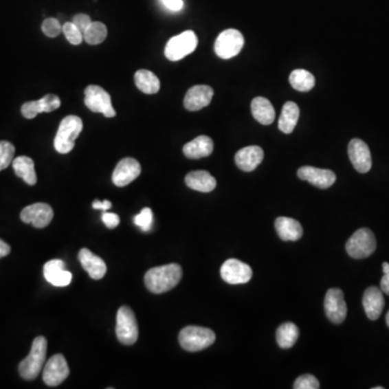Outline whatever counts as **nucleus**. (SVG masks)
Listing matches in <instances>:
<instances>
[{"label": "nucleus", "mask_w": 389, "mask_h": 389, "mask_svg": "<svg viewBox=\"0 0 389 389\" xmlns=\"http://www.w3.org/2000/svg\"><path fill=\"white\" fill-rule=\"evenodd\" d=\"M182 267L179 264L158 266L145 274V286L153 293H164L175 288L182 279Z\"/></svg>", "instance_id": "1"}, {"label": "nucleus", "mask_w": 389, "mask_h": 389, "mask_svg": "<svg viewBox=\"0 0 389 389\" xmlns=\"http://www.w3.org/2000/svg\"><path fill=\"white\" fill-rule=\"evenodd\" d=\"M48 342L43 336H37L32 344L31 353L19 364L21 377L26 381H32L38 377L43 364L46 362Z\"/></svg>", "instance_id": "2"}, {"label": "nucleus", "mask_w": 389, "mask_h": 389, "mask_svg": "<svg viewBox=\"0 0 389 389\" xmlns=\"http://www.w3.org/2000/svg\"><path fill=\"white\" fill-rule=\"evenodd\" d=\"M84 124L78 116L69 115L62 120L56 139H54V148L60 154H69L75 146V141L82 131Z\"/></svg>", "instance_id": "3"}, {"label": "nucleus", "mask_w": 389, "mask_h": 389, "mask_svg": "<svg viewBox=\"0 0 389 389\" xmlns=\"http://www.w3.org/2000/svg\"><path fill=\"white\" fill-rule=\"evenodd\" d=\"M179 345L187 351H200L210 347L215 342V333L211 329L188 326L181 330Z\"/></svg>", "instance_id": "4"}, {"label": "nucleus", "mask_w": 389, "mask_h": 389, "mask_svg": "<svg viewBox=\"0 0 389 389\" xmlns=\"http://www.w3.org/2000/svg\"><path fill=\"white\" fill-rule=\"evenodd\" d=\"M377 249V239L369 228H360L346 243L348 256L357 260L369 258Z\"/></svg>", "instance_id": "5"}, {"label": "nucleus", "mask_w": 389, "mask_h": 389, "mask_svg": "<svg viewBox=\"0 0 389 389\" xmlns=\"http://www.w3.org/2000/svg\"><path fill=\"white\" fill-rule=\"evenodd\" d=\"M116 335L124 345H133L139 337L137 318L128 306H122L117 311Z\"/></svg>", "instance_id": "6"}, {"label": "nucleus", "mask_w": 389, "mask_h": 389, "mask_svg": "<svg viewBox=\"0 0 389 389\" xmlns=\"http://www.w3.org/2000/svg\"><path fill=\"white\" fill-rule=\"evenodd\" d=\"M198 38L192 31H185L172 37L164 49V56L172 62L179 61L196 50Z\"/></svg>", "instance_id": "7"}, {"label": "nucleus", "mask_w": 389, "mask_h": 389, "mask_svg": "<svg viewBox=\"0 0 389 389\" xmlns=\"http://www.w3.org/2000/svg\"><path fill=\"white\" fill-rule=\"evenodd\" d=\"M85 104L90 111L103 114L107 118L116 116V111L111 104V96L101 87L94 85L87 87L85 90Z\"/></svg>", "instance_id": "8"}, {"label": "nucleus", "mask_w": 389, "mask_h": 389, "mask_svg": "<svg viewBox=\"0 0 389 389\" xmlns=\"http://www.w3.org/2000/svg\"><path fill=\"white\" fill-rule=\"evenodd\" d=\"M245 38L237 30L230 28L222 32L215 41L214 51L219 58L228 60L237 56L243 50Z\"/></svg>", "instance_id": "9"}, {"label": "nucleus", "mask_w": 389, "mask_h": 389, "mask_svg": "<svg viewBox=\"0 0 389 389\" xmlns=\"http://www.w3.org/2000/svg\"><path fill=\"white\" fill-rule=\"evenodd\" d=\"M69 375V364L63 355L51 357L43 368V379L48 386L56 387L62 384Z\"/></svg>", "instance_id": "10"}, {"label": "nucleus", "mask_w": 389, "mask_h": 389, "mask_svg": "<svg viewBox=\"0 0 389 389\" xmlns=\"http://www.w3.org/2000/svg\"><path fill=\"white\" fill-rule=\"evenodd\" d=\"M252 275L250 266L236 258L225 260L221 267V277L230 285L249 282L252 278Z\"/></svg>", "instance_id": "11"}, {"label": "nucleus", "mask_w": 389, "mask_h": 389, "mask_svg": "<svg viewBox=\"0 0 389 389\" xmlns=\"http://www.w3.org/2000/svg\"><path fill=\"white\" fill-rule=\"evenodd\" d=\"M324 311L329 320L340 324L347 316V305L344 298L343 291L340 289H330L324 298Z\"/></svg>", "instance_id": "12"}, {"label": "nucleus", "mask_w": 389, "mask_h": 389, "mask_svg": "<svg viewBox=\"0 0 389 389\" xmlns=\"http://www.w3.org/2000/svg\"><path fill=\"white\" fill-rule=\"evenodd\" d=\"M21 220L36 228H45L54 219V210L48 203H37L27 205L21 212Z\"/></svg>", "instance_id": "13"}, {"label": "nucleus", "mask_w": 389, "mask_h": 389, "mask_svg": "<svg viewBox=\"0 0 389 389\" xmlns=\"http://www.w3.org/2000/svg\"><path fill=\"white\" fill-rule=\"evenodd\" d=\"M348 156L351 164L359 173H366L371 169V153L369 146L362 140L353 139L349 142Z\"/></svg>", "instance_id": "14"}, {"label": "nucleus", "mask_w": 389, "mask_h": 389, "mask_svg": "<svg viewBox=\"0 0 389 389\" xmlns=\"http://www.w3.org/2000/svg\"><path fill=\"white\" fill-rule=\"evenodd\" d=\"M141 164L134 158H124L115 168L113 183L116 186L124 187L133 182L141 175Z\"/></svg>", "instance_id": "15"}, {"label": "nucleus", "mask_w": 389, "mask_h": 389, "mask_svg": "<svg viewBox=\"0 0 389 389\" xmlns=\"http://www.w3.org/2000/svg\"><path fill=\"white\" fill-rule=\"evenodd\" d=\"M298 177L321 190H326L331 187L336 181L335 173L331 170L319 169V168L309 167V166L300 168L298 171Z\"/></svg>", "instance_id": "16"}, {"label": "nucleus", "mask_w": 389, "mask_h": 389, "mask_svg": "<svg viewBox=\"0 0 389 389\" xmlns=\"http://www.w3.org/2000/svg\"><path fill=\"white\" fill-rule=\"evenodd\" d=\"M213 89L209 86H194L187 91L184 99V107L187 111H196L208 107L212 101Z\"/></svg>", "instance_id": "17"}, {"label": "nucleus", "mask_w": 389, "mask_h": 389, "mask_svg": "<svg viewBox=\"0 0 389 389\" xmlns=\"http://www.w3.org/2000/svg\"><path fill=\"white\" fill-rule=\"evenodd\" d=\"M61 107V100L56 94H47L38 101L27 102L22 107V115L25 118L33 119L41 113H51Z\"/></svg>", "instance_id": "18"}, {"label": "nucleus", "mask_w": 389, "mask_h": 389, "mask_svg": "<svg viewBox=\"0 0 389 389\" xmlns=\"http://www.w3.org/2000/svg\"><path fill=\"white\" fill-rule=\"evenodd\" d=\"M43 276L54 287L69 286L73 275L65 271V264L61 260H51L43 266Z\"/></svg>", "instance_id": "19"}, {"label": "nucleus", "mask_w": 389, "mask_h": 389, "mask_svg": "<svg viewBox=\"0 0 389 389\" xmlns=\"http://www.w3.org/2000/svg\"><path fill=\"white\" fill-rule=\"evenodd\" d=\"M78 260L85 271L94 280H100L107 274V267L105 262L89 249L84 248L79 251Z\"/></svg>", "instance_id": "20"}, {"label": "nucleus", "mask_w": 389, "mask_h": 389, "mask_svg": "<svg viewBox=\"0 0 389 389\" xmlns=\"http://www.w3.org/2000/svg\"><path fill=\"white\" fill-rule=\"evenodd\" d=\"M364 311L370 320H377L379 318L383 309H384L385 301L383 296V291L377 287H370L366 289L362 298Z\"/></svg>", "instance_id": "21"}, {"label": "nucleus", "mask_w": 389, "mask_h": 389, "mask_svg": "<svg viewBox=\"0 0 389 389\" xmlns=\"http://www.w3.org/2000/svg\"><path fill=\"white\" fill-rule=\"evenodd\" d=\"M264 152L260 146H248L238 151L235 162L239 169L245 172L256 170L263 162Z\"/></svg>", "instance_id": "22"}, {"label": "nucleus", "mask_w": 389, "mask_h": 389, "mask_svg": "<svg viewBox=\"0 0 389 389\" xmlns=\"http://www.w3.org/2000/svg\"><path fill=\"white\" fill-rule=\"evenodd\" d=\"M214 144L211 137L207 135H200L192 141L188 142L183 147V153L190 159H200L203 157L212 154Z\"/></svg>", "instance_id": "23"}, {"label": "nucleus", "mask_w": 389, "mask_h": 389, "mask_svg": "<svg viewBox=\"0 0 389 389\" xmlns=\"http://www.w3.org/2000/svg\"><path fill=\"white\" fill-rule=\"evenodd\" d=\"M276 232L285 241H296L303 236V227L294 219L280 216L275 222Z\"/></svg>", "instance_id": "24"}, {"label": "nucleus", "mask_w": 389, "mask_h": 389, "mask_svg": "<svg viewBox=\"0 0 389 389\" xmlns=\"http://www.w3.org/2000/svg\"><path fill=\"white\" fill-rule=\"evenodd\" d=\"M185 183L192 190L201 192H210L216 187V179L208 171L190 172L185 177Z\"/></svg>", "instance_id": "25"}, {"label": "nucleus", "mask_w": 389, "mask_h": 389, "mask_svg": "<svg viewBox=\"0 0 389 389\" xmlns=\"http://www.w3.org/2000/svg\"><path fill=\"white\" fill-rule=\"evenodd\" d=\"M251 111L254 118L264 126L271 124L275 120V109L273 104L263 96H258L251 103Z\"/></svg>", "instance_id": "26"}, {"label": "nucleus", "mask_w": 389, "mask_h": 389, "mask_svg": "<svg viewBox=\"0 0 389 389\" xmlns=\"http://www.w3.org/2000/svg\"><path fill=\"white\" fill-rule=\"evenodd\" d=\"M12 167L16 175L23 179L26 184L34 185L37 183V175H36L35 164L30 157L20 156L13 159Z\"/></svg>", "instance_id": "27"}, {"label": "nucleus", "mask_w": 389, "mask_h": 389, "mask_svg": "<svg viewBox=\"0 0 389 389\" xmlns=\"http://www.w3.org/2000/svg\"><path fill=\"white\" fill-rule=\"evenodd\" d=\"M300 117V109L294 102H287L282 107L278 126L283 133L290 134L293 132Z\"/></svg>", "instance_id": "28"}, {"label": "nucleus", "mask_w": 389, "mask_h": 389, "mask_svg": "<svg viewBox=\"0 0 389 389\" xmlns=\"http://www.w3.org/2000/svg\"><path fill=\"white\" fill-rule=\"evenodd\" d=\"M134 82L143 93L155 94L159 91L160 81L153 71L140 69L134 75Z\"/></svg>", "instance_id": "29"}, {"label": "nucleus", "mask_w": 389, "mask_h": 389, "mask_svg": "<svg viewBox=\"0 0 389 389\" xmlns=\"http://www.w3.org/2000/svg\"><path fill=\"white\" fill-rule=\"evenodd\" d=\"M298 326L292 322H286V324H281L277 330L276 333V339L279 346L283 349H289L294 346L298 339Z\"/></svg>", "instance_id": "30"}, {"label": "nucleus", "mask_w": 389, "mask_h": 389, "mask_svg": "<svg viewBox=\"0 0 389 389\" xmlns=\"http://www.w3.org/2000/svg\"><path fill=\"white\" fill-rule=\"evenodd\" d=\"M289 81H290L292 88L301 92L311 91L316 84L313 74L305 71V69H296V71H292Z\"/></svg>", "instance_id": "31"}, {"label": "nucleus", "mask_w": 389, "mask_h": 389, "mask_svg": "<svg viewBox=\"0 0 389 389\" xmlns=\"http://www.w3.org/2000/svg\"><path fill=\"white\" fill-rule=\"evenodd\" d=\"M107 37V28L101 22H92L84 34V41L89 45H99L103 43Z\"/></svg>", "instance_id": "32"}, {"label": "nucleus", "mask_w": 389, "mask_h": 389, "mask_svg": "<svg viewBox=\"0 0 389 389\" xmlns=\"http://www.w3.org/2000/svg\"><path fill=\"white\" fill-rule=\"evenodd\" d=\"M16 147L10 142L0 141V171L7 169L12 164Z\"/></svg>", "instance_id": "33"}, {"label": "nucleus", "mask_w": 389, "mask_h": 389, "mask_svg": "<svg viewBox=\"0 0 389 389\" xmlns=\"http://www.w3.org/2000/svg\"><path fill=\"white\" fill-rule=\"evenodd\" d=\"M62 32L65 35V38L71 45L77 46V45H80L82 41H84V34L79 31V28L73 22H67V23L64 24L62 26Z\"/></svg>", "instance_id": "34"}, {"label": "nucleus", "mask_w": 389, "mask_h": 389, "mask_svg": "<svg viewBox=\"0 0 389 389\" xmlns=\"http://www.w3.org/2000/svg\"><path fill=\"white\" fill-rule=\"evenodd\" d=\"M153 211L149 208H144L140 214L134 216V224L139 226L143 232H148L153 227Z\"/></svg>", "instance_id": "35"}, {"label": "nucleus", "mask_w": 389, "mask_h": 389, "mask_svg": "<svg viewBox=\"0 0 389 389\" xmlns=\"http://www.w3.org/2000/svg\"><path fill=\"white\" fill-rule=\"evenodd\" d=\"M43 34L50 38H56L62 33V26L58 20L54 18L46 19L41 25Z\"/></svg>", "instance_id": "36"}, {"label": "nucleus", "mask_w": 389, "mask_h": 389, "mask_svg": "<svg viewBox=\"0 0 389 389\" xmlns=\"http://www.w3.org/2000/svg\"><path fill=\"white\" fill-rule=\"evenodd\" d=\"M319 387H320V383L311 374H305V375L298 377L293 385L294 389H318Z\"/></svg>", "instance_id": "37"}, {"label": "nucleus", "mask_w": 389, "mask_h": 389, "mask_svg": "<svg viewBox=\"0 0 389 389\" xmlns=\"http://www.w3.org/2000/svg\"><path fill=\"white\" fill-rule=\"evenodd\" d=\"M71 22L79 28V31L82 34H85V32L87 31V28L92 23L90 16L84 14V13H80V14H77V16H74Z\"/></svg>", "instance_id": "38"}, {"label": "nucleus", "mask_w": 389, "mask_h": 389, "mask_svg": "<svg viewBox=\"0 0 389 389\" xmlns=\"http://www.w3.org/2000/svg\"><path fill=\"white\" fill-rule=\"evenodd\" d=\"M102 221H103L105 226L109 228H116L120 223V219L118 215L115 213L105 212L102 215Z\"/></svg>", "instance_id": "39"}, {"label": "nucleus", "mask_w": 389, "mask_h": 389, "mask_svg": "<svg viewBox=\"0 0 389 389\" xmlns=\"http://www.w3.org/2000/svg\"><path fill=\"white\" fill-rule=\"evenodd\" d=\"M383 278L381 280V290L383 291V293L389 296V264L387 262L383 263Z\"/></svg>", "instance_id": "40"}, {"label": "nucleus", "mask_w": 389, "mask_h": 389, "mask_svg": "<svg viewBox=\"0 0 389 389\" xmlns=\"http://www.w3.org/2000/svg\"><path fill=\"white\" fill-rule=\"evenodd\" d=\"M162 3L169 10L172 11H179L184 5L183 0H162Z\"/></svg>", "instance_id": "41"}, {"label": "nucleus", "mask_w": 389, "mask_h": 389, "mask_svg": "<svg viewBox=\"0 0 389 389\" xmlns=\"http://www.w3.org/2000/svg\"><path fill=\"white\" fill-rule=\"evenodd\" d=\"M92 207H93V209H96V210L107 211L109 209H111V203L109 200H104V201L94 200Z\"/></svg>", "instance_id": "42"}, {"label": "nucleus", "mask_w": 389, "mask_h": 389, "mask_svg": "<svg viewBox=\"0 0 389 389\" xmlns=\"http://www.w3.org/2000/svg\"><path fill=\"white\" fill-rule=\"evenodd\" d=\"M10 252V245L0 239V258H5V256H9V253Z\"/></svg>", "instance_id": "43"}, {"label": "nucleus", "mask_w": 389, "mask_h": 389, "mask_svg": "<svg viewBox=\"0 0 389 389\" xmlns=\"http://www.w3.org/2000/svg\"><path fill=\"white\" fill-rule=\"evenodd\" d=\"M386 324H387V326H389V311H388V313H387V316H386Z\"/></svg>", "instance_id": "44"}, {"label": "nucleus", "mask_w": 389, "mask_h": 389, "mask_svg": "<svg viewBox=\"0 0 389 389\" xmlns=\"http://www.w3.org/2000/svg\"><path fill=\"white\" fill-rule=\"evenodd\" d=\"M373 389H384V387H381V386L373 387Z\"/></svg>", "instance_id": "45"}]
</instances>
